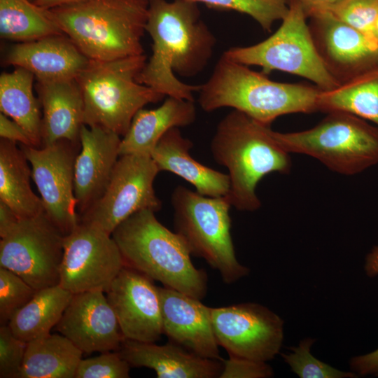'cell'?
<instances>
[{
    "label": "cell",
    "instance_id": "6da1fadb",
    "mask_svg": "<svg viewBox=\"0 0 378 378\" xmlns=\"http://www.w3.org/2000/svg\"><path fill=\"white\" fill-rule=\"evenodd\" d=\"M146 31L152 55L137 81L158 92L194 101L200 85L181 81L197 76L211 59L216 38L201 18L198 4L190 0H148Z\"/></svg>",
    "mask_w": 378,
    "mask_h": 378
},
{
    "label": "cell",
    "instance_id": "7a4b0ae2",
    "mask_svg": "<svg viewBox=\"0 0 378 378\" xmlns=\"http://www.w3.org/2000/svg\"><path fill=\"white\" fill-rule=\"evenodd\" d=\"M210 149L216 162L228 171L230 190L226 197L242 211L261 206L255 190L259 181L274 172L288 174L289 153L279 144L270 125L232 110L218 122Z\"/></svg>",
    "mask_w": 378,
    "mask_h": 378
},
{
    "label": "cell",
    "instance_id": "3957f363",
    "mask_svg": "<svg viewBox=\"0 0 378 378\" xmlns=\"http://www.w3.org/2000/svg\"><path fill=\"white\" fill-rule=\"evenodd\" d=\"M320 91L316 85L270 80L222 55L209 78L200 85L198 102L206 112L230 107L270 125L284 115L318 111Z\"/></svg>",
    "mask_w": 378,
    "mask_h": 378
},
{
    "label": "cell",
    "instance_id": "277c9868",
    "mask_svg": "<svg viewBox=\"0 0 378 378\" xmlns=\"http://www.w3.org/2000/svg\"><path fill=\"white\" fill-rule=\"evenodd\" d=\"M148 0H78L50 9L64 34L90 60L144 54Z\"/></svg>",
    "mask_w": 378,
    "mask_h": 378
},
{
    "label": "cell",
    "instance_id": "5b68a950",
    "mask_svg": "<svg viewBox=\"0 0 378 378\" xmlns=\"http://www.w3.org/2000/svg\"><path fill=\"white\" fill-rule=\"evenodd\" d=\"M152 210L139 211L112 232L125 266L153 281L202 300L207 291V276L196 268L183 239L170 231Z\"/></svg>",
    "mask_w": 378,
    "mask_h": 378
},
{
    "label": "cell",
    "instance_id": "8992f818",
    "mask_svg": "<svg viewBox=\"0 0 378 378\" xmlns=\"http://www.w3.org/2000/svg\"><path fill=\"white\" fill-rule=\"evenodd\" d=\"M145 54L121 59L90 60L76 77L84 102V125L123 136L136 112L165 96L137 81Z\"/></svg>",
    "mask_w": 378,
    "mask_h": 378
},
{
    "label": "cell",
    "instance_id": "52a82bcc",
    "mask_svg": "<svg viewBox=\"0 0 378 378\" xmlns=\"http://www.w3.org/2000/svg\"><path fill=\"white\" fill-rule=\"evenodd\" d=\"M174 225L191 255L203 258L217 270L226 284L234 283L249 272L237 260L230 233L232 206L226 196L202 195L183 186L171 195Z\"/></svg>",
    "mask_w": 378,
    "mask_h": 378
},
{
    "label": "cell",
    "instance_id": "ba28073f",
    "mask_svg": "<svg viewBox=\"0 0 378 378\" xmlns=\"http://www.w3.org/2000/svg\"><path fill=\"white\" fill-rule=\"evenodd\" d=\"M314 127L274 135L289 153L312 157L329 169L354 175L378 163V127L343 111H332Z\"/></svg>",
    "mask_w": 378,
    "mask_h": 378
},
{
    "label": "cell",
    "instance_id": "9c48e42d",
    "mask_svg": "<svg viewBox=\"0 0 378 378\" xmlns=\"http://www.w3.org/2000/svg\"><path fill=\"white\" fill-rule=\"evenodd\" d=\"M288 3V12L272 35L252 46L232 47L223 55L247 66H260L265 74L281 71L303 77L322 90L337 87L340 84L316 51L302 3L300 0Z\"/></svg>",
    "mask_w": 378,
    "mask_h": 378
},
{
    "label": "cell",
    "instance_id": "30bf717a",
    "mask_svg": "<svg viewBox=\"0 0 378 378\" xmlns=\"http://www.w3.org/2000/svg\"><path fill=\"white\" fill-rule=\"evenodd\" d=\"M64 234L45 211L20 218L0 240V267L20 276L36 290L59 284Z\"/></svg>",
    "mask_w": 378,
    "mask_h": 378
},
{
    "label": "cell",
    "instance_id": "8fae6325",
    "mask_svg": "<svg viewBox=\"0 0 378 378\" xmlns=\"http://www.w3.org/2000/svg\"><path fill=\"white\" fill-rule=\"evenodd\" d=\"M160 170L150 155L128 154L119 157L102 196L84 213L80 221L93 225L111 235L132 214L162 208L153 182Z\"/></svg>",
    "mask_w": 378,
    "mask_h": 378
},
{
    "label": "cell",
    "instance_id": "7c38bea8",
    "mask_svg": "<svg viewBox=\"0 0 378 378\" xmlns=\"http://www.w3.org/2000/svg\"><path fill=\"white\" fill-rule=\"evenodd\" d=\"M125 266L112 236L83 222L64 236L59 284L73 294L104 293Z\"/></svg>",
    "mask_w": 378,
    "mask_h": 378
},
{
    "label": "cell",
    "instance_id": "4fadbf2b",
    "mask_svg": "<svg viewBox=\"0 0 378 378\" xmlns=\"http://www.w3.org/2000/svg\"><path fill=\"white\" fill-rule=\"evenodd\" d=\"M211 321L218 343L229 356L267 362L280 353L284 321L260 304L211 308Z\"/></svg>",
    "mask_w": 378,
    "mask_h": 378
},
{
    "label": "cell",
    "instance_id": "5bb4252c",
    "mask_svg": "<svg viewBox=\"0 0 378 378\" xmlns=\"http://www.w3.org/2000/svg\"><path fill=\"white\" fill-rule=\"evenodd\" d=\"M44 211L64 234L80 221L74 195V164L80 144L62 139L41 148L20 145Z\"/></svg>",
    "mask_w": 378,
    "mask_h": 378
},
{
    "label": "cell",
    "instance_id": "9a60e30c",
    "mask_svg": "<svg viewBox=\"0 0 378 378\" xmlns=\"http://www.w3.org/2000/svg\"><path fill=\"white\" fill-rule=\"evenodd\" d=\"M304 10L316 51L340 85L378 65V45L374 40L326 10Z\"/></svg>",
    "mask_w": 378,
    "mask_h": 378
},
{
    "label": "cell",
    "instance_id": "2e32d148",
    "mask_svg": "<svg viewBox=\"0 0 378 378\" xmlns=\"http://www.w3.org/2000/svg\"><path fill=\"white\" fill-rule=\"evenodd\" d=\"M105 293L125 339L155 342L160 338L161 303L152 279L125 266Z\"/></svg>",
    "mask_w": 378,
    "mask_h": 378
},
{
    "label": "cell",
    "instance_id": "e0dca14e",
    "mask_svg": "<svg viewBox=\"0 0 378 378\" xmlns=\"http://www.w3.org/2000/svg\"><path fill=\"white\" fill-rule=\"evenodd\" d=\"M104 293L95 290L73 294L56 325L83 353L118 351L125 339Z\"/></svg>",
    "mask_w": 378,
    "mask_h": 378
},
{
    "label": "cell",
    "instance_id": "ac0fdd59",
    "mask_svg": "<svg viewBox=\"0 0 378 378\" xmlns=\"http://www.w3.org/2000/svg\"><path fill=\"white\" fill-rule=\"evenodd\" d=\"M163 334L170 342L200 356L221 360L211 321V308L200 299L178 290L158 287Z\"/></svg>",
    "mask_w": 378,
    "mask_h": 378
},
{
    "label": "cell",
    "instance_id": "d6986e66",
    "mask_svg": "<svg viewBox=\"0 0 378 378\" xmlns=\"http://www.w3.org/2000/svg\"><path fill=\"white\" fill-rule=\"evenodd\" d=\"M120 136L83 125L80 150L74 164V195L80 216L104 192L120 157Z\"/></svg>",
    "mask_w": 378,
    "mask_h": 378
},
{
    "label": "cell",
    "instance_id": "ffe728a7",
    "mask_svg": "<svg viewBox=\"0 0 378 378\" xmlns=\"http://www.w3.org/2000/svg\"><path fill=\"white\" fill-rule=\"evenodd\" d=\"M89 61L64 34L16 43L5 57L7 64L30 71L39 82L76 78Z\"/></svg>",
    "mask_w": 378,
    "mask_h": 378
},
{
    "label": "cell",
    "instance_id": "44dd1931",
    "mask_svg": "<svg viewBox=\"0 0 378 378\" xmlns=\"http://www.w3.org/2000/svg\"><path fill=\"white\" fill-rule=\"evenodd\" d=\"M118 351L130 366L152 369L158 378H216L223 368L222 360L200 356L172 342L158 345L124 339Z\"/></svg>",
    "mask_w": 378,
    "mask_h": 378
},
{
    "label": "cell",
    "instance_id": "7402d4cb",
    "mask_svg": "<svg viewBox=\"0 0 378 378\" xmlns=\"http://www.w3.org/2000/svg\"><path fill=\"white\" fill-rule=\"evenodd\" d=\"M36 90L43 111L42 146L62 139L80 143L84 102L76 79L36 81Z\"/></svg>",
    "mask_w": 378,
    "mask_h": 378
},
{
    "label": "cell",
    "instance_id": "603a6c76",
    "mask_svg": "<svg viewBox=\"0 0 378 378\" xmlns=\"http://www.w3.org/2000/svg\"><path fill=\"white\" fill-rule=\"evenodd\" d=\"M192 147V142L182 135L179 127H174L160 139L150 156L160 172L178 176L198 193L212 197L226 196L230 186L229 175L192 158L190 153Z\"/></svg>",
    "mask_w": 378,
    "mask_h": 378
},
{
    "label": "cell",
    "instance_id": "cb8c5ba5",
    "mask_svg": "<svg viewBox=\"0 0 378 378\" xmlns=\"http://www.w3.org/2000/svg\"><path fill=\"white\" fill-rule=\"evenodd\" d=\"M195 118L194 101L172 97H167L156 108H141L121 139L120 156L128 154L150 155L160 139L170 129L188 126Z\"/></svg>",
    "mask_w": 378,
    "mask_h": 378
},
{
    "label": "cell",
    "instance_id": "d4e9b609",
    "mask_svg": "<svg viewBox=\"0 0 378 378\" xmlns=\"http://www.w3.org/2000/svg\"><path fill=\"white\" fill-rule=\"evenodd\" d=\"M17 143L0 140V202L19 218H31L44 211L41 197L32 190L31 170Z\"/></svg>",
    "mask_w": 378,
    "mask_h": 378
},
{
    "label": "cell",
    "instance_id": "484cf974",
    "mask_svg": "<svg viewBox=\"0 0 378 378\" xmlns=\"http://www.w3.org/2000/svg\"><path fill=\"white\" fill-rule=\"evenodd\" d=\"M83 351L62 334H48L27 343L17 378H75Z\"/></svg>",
    "mask_w": 378,
    "mask_h": 378
},
{
    "label": "cell",
    "instance_id": "4316f807",
    "mask_svg": "<svg viewBox=\"0 0 378 378\" xmlns=\"http://www.w3.org/2000/svg\"><path fill=\"white\" fill-rule=\"evenodd\" d=\"M35 77L30 71L15 67L0 76V110L18 123L30 137L33 146L41 148L40 102L33 92Z\"/></svg>",
    "mask_w": 378,
    "mask_h": 378
},
{
    "label": "cell",
    "instance_id": "83f0119b",
    "mask_svg": "<svg viewBox=\"0 0 378 378\" xmlns=\"http://www.w3.org/2000/svg\"><path fill=\"white\" fill-rule=\"evenodd\" d=\"M73 293L60 285L38 290L10 318L8 326L19 339L28 343L50 333L59 321Z\"/></svg>",
    "mask_w": 378,
    "mask_h": 378
},
{
    "label": "cell",
    "instance_id": "f1b7e54d",
    "mask_svg": "<svg viewBox=\"0 0 378 378\" xmlns=\"http://www.w3.org/2000/svg\"><path fill=\"white\" fill-rule=\"evenodd\" d=\"M318 111H343L375 123L378 127V65L329 90H321Z\"/></svg>",
    "mask_w": 378,
    "mask_h": 378
},
{
    "label": "cell",
    "instance_id": "f546056e",
    "mask_svg": "<svg viewBox=\"0 0 378 378\" xmlns=\"http://www.w3.org/2000/svg\"><path fill=\"white\" fill-rule=\"evenodd\" d=\"M50 9L31 0H0V35L20 43L62 34Z\"/></svg>",
    "mask_w": 378,
    "mask_h": 378
},
{
    "label": "cell",
    "instance_id": "4dcf8cb0",
    "mask_svg": "<svg viewBox=\"0 0 378 378\" xmlns=\"http://www.w3.org/2000/svg\"><path fill=\"white\" fill-rule=\"evenodd\" d=\"M211 8L234 10L248 15L265 31H270L274 23L282 20L288 12V0H190Z\"/></svg>",
    "mask_w": 378,
    "mask_h": 378
},
{
    "label": "cell",
    "instance_id": "1f68e13d",
    "mask_svg": "<svg viewBox=\"0 0 378 378\" xmlns=\"http://www.w3.org/2000/svg\"><path fill=\"white\" fill-rule=\"evenodd\" d=\"M315 340L307 337L298 346L290 347L291 351L281 354L284 362L300 378H355L354 372L340 370L318 360L310 352Z\"/></svg>",
    "mask_w": 378,
    "mask_h": 378
},
{
    "label": "cell",
    "instance_id": "d6a6232c",
    "mask_svg": "<svg viewBox=\"0 0 378 378\" xmlns=\"http://www.w3.org/2000/svg\"><path fill=\"white\" fill-rule=\"evenodd\" d=\"M305 8L326 10L374 40L373 33L378 18V0H342L324 6Z\"/></svg>",
    "mask_w": 378,
    "mask_h": 378
},
{
    "label": "cell",
    "instance_id": "836d02e7",
    "mask_svg": "<svg viewBox=\"0 0 378 378\" xmlns=\"http://www.w3.org/2000/svg\"><path fill=\"white\" fill-rule=\"evenodd\" d=\"M36 290L13 272L0 267V323L8 324L12 316L36 293Z\"/></svg>",
    "mask_w": 378,
    "mask_h": 378
},
{
    "label": "cell",
    "instance_id": "e575fe53",
    "mask_svg": "<svg viewBox=\"0 0 378 378\" xmlns=\"http://www.w3.org/2000/svg\"><path fill=\"white\" fill-rule=\"evenodd\" d=\"M130 365L118 351L101 353L100 355L82 358L75 378H128Z\"/></svg>",
    "mask_w": 378,
    "mask_h": 378
},
{
    "label": "cell",
    "instance_id": "d590c367",
    "mask_svg": "<svg viewBox=\"0 0 378 378\" xmlns=\"http://www.w3.org/2000/svg\"><path fill=\"white\" fill-rule=\"evenodd\" d=\"M27 343L17 337L8 326H0V377L17 378Z\"/></svg>",
    "mask_w": 378,
    "mask_h": 378
},
{
    "label": "cell",
    "instance_id": "8d00e7d4",
    "mask_svg": "<svg viewBox=\"0 0 378 378\" xmlns=\"http://www.w3.org/2000/svg\"><path fill=\"white\" fill-rule=\"evenodd\" d=\"M223 362L220 378H267L274 375L272 368L266 362L232 356Z\"/></svg>",
    "mask_w": 378,
    "mask_h": 378
},
{
    "label": "cell",
    "instance_id": "74e56055",
    "mask_svg": "<svg viewBox=\"0 0 378 378\" xmlns=\"http://www.w3.org/2000/svg\"><path fill=\"white\" fill-rule=\"evenodd\" d=\"M0 136L20 145L33 146L32 141L25 130L15 121L1 113Z\"/></svg>",
    "mask_w": 378,
    "mask_h": 378
},
{
    "label": "cell",
    "instance_id": "f35d334b",
    "mask_svg": "<svg viewBox=\"0 0 378 378\" xmlns=\"http://www.w3.org/2000/svg\"><path fill=\"white\" fill-rule=\"evenodd\" d=\"M350 369L358 376H378V349L370 353L351 358Z\"/></svg>",
    "mask_w": 378,
    "mask_h": 378
},
{
    "label": "cell",
    "instance_id": "ab89813d",
    "mask_svg": "<svg viewBox=\"0 0 378 378\" xmlns=\"http://www.w3.org/2000/svg\"><path fill=\"white\" fill-rule=\"evenodd\" d=\"M20 218L6 204L0 202V237L5 236Z\"/></svg>",
    "mask_w": 378,
    "mask_h": 378
},
{
    "label": "cell",
    "instance_id": "60d3db41",
    "mask_svg": "<svg viewBox=\"0 0 378 378\" xmlns=\"http://www.w3.org/2000/svg\"><path fill=\"white\" fill-rule=\"evenodd\" d=\"M364 270L369 277L378 275V246H374L366 255Z\"/></svg>",
    "mask_w": 378,
    "mask_h": 378
},
{
    "label": "cell",
    "instance_id": "b9f144b4",
    "mask_svg": "<svg viewBox=\"0 0 378 378\" xmlns=\"http://www.w3.org/2000/svg\"><path fill=\"white\" fill-rule=\"evenodd\" d=\"M78 0H34V2L38 6L46 9L59 6L62 5L70 4Z\"/></svg>",
    "mask_w": 378,
    "mask_h": 378
},
{
    "label": "cell",
    "instance_id": "7bdbcfd3",
    "mask_svg": "<svg viewBox=\"0 0 378 378\" xmlns=\"http://www.w3.org/2000/svg\"><path fill=\"white\" fill-rule=\"evenodd\" d=\"M305 8L321 7L330 5L342 0H300Z\"/></svg>",
    "mask_w": 378,
    "mask_h": 378
},
{
    "label": "cell",
    "instance_id": "ee69618b",
    "mask_svg": "<svg viewBox=\"0 0 378 378\" xmlns=\"http://www.w3.org/2000/svg\"><path fill=\"white\" fill-rule=\"evenodd\" d=\"M373 36H374V41H376V43L378 45V18H377L376 23H375Z\"/></svg>",
    "mask_w": 378,
    "mask_h": 378
},
{
    "label": "cell",
    "instance_id": "f6af8a7d",
    "mask_svg": "<svg viewBox=\"0 0 378 378\" xmlns=\"http://www.w3.org/2000/svg\"><path fill=\"white\" fill-rule=\"evenodd\" d=\"M31 1H34V0H31Z\"/></svg>",
    "mask_w": 378,
    "mask_h": 378
}]
</instances>
